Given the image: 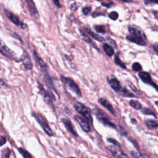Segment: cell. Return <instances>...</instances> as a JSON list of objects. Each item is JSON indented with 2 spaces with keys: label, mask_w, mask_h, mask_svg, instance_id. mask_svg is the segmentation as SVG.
<instances>
[{
  "label": "cell",
  "mask_w": 158,
  "mask_h": 158,
  "mask_svg": "<svg viewBox=\"0 0 158 158\" xmlns=\"http://www.w3.org/2000/svg\"><path fill=\"white\" fill-rule=\"evenodd\" d=\"M33 117L37 121V122L40 124L41 127L43 128V130L44 131L48 136H53V132L49 126L46 119H45L41 114L39 113H33Z\"/></svg>",
  "instance_id": "cell-5"
},
{
  "label": "cell",
  "mask_w": 158,
  "mask_h": 158,
  "mask_svg": "<svg viewBox=\"0 0 158 158\" xmlns=\"http://www.w3.org/2000/svg\"><path fill=\"white\" fill-rule=\"evenodd\" d=\"M103 48L106 53V54L108 56H112L114 55V49L112 48V47L111 46H110L109 44H107V43H104L103 45Z\"/></svg>",
  "instance_id": "cell-19"
},
{
  "label": "cell",
  "mask_w": 158,
  "mask_h": 158,
  "mask_svg": "<svg viewBox=\"0 0 158 158\" xmlns=\"http://www.w3.org/2000/svg\"><path fill=\"white\" fill-rule=\"evenodd\" d=\"M74 119L79 124L81 128L84 132H89L90 131V127L89 125V123L86 119L78 115H75L74 116Z\"/></svg>",
  "instance_id": "cell-8"
},
{
  "label": "cell",
  "mask_w": 158,
  "mask_h": 158,
  "mask_svg": "<svg viewBox=\"0 0 158 158\" xmlns=\"http://www.w3.org/2000/svg\"><path fill=\"white\" fill-rule=\"evenodd\" d=\"M107 141H108L109 142L112 143V144H114V146H118V147H120V146H121L119 143L118 141H116V140L113 139H107Z\"/></svg>",
  "instance_id": "cell-31"
},
{
  "label": "cell",
  "mask_w": 158,
  "mask_h": 158,
  "mask_svg": "<svg viewBox=\"0 0 158 158\" xmlns=\"http://www.w3.org/2000/svg\"><path fill=\"white\" fill-rule=\"evenodd\" d=\"M145 3L146 5H149V4H157V0H144Z\"/></svg>",
  "instance_id": "cell-33"
},
{
  "label": "cell",
  "mask_w": 158,
  "mask_h": 158,
  "mask_svg": "<svg viewBox=\"0 0 158 158\" xmlns=\"http://www.w3.org/2000/svg\"><path fill=\"white\" fill-rule=\"evenodd\" d=\"M157 11H155V16H156V17H157Z\"/></svg>",
  "instance_id": "cell-41"
},
{
  "label": "cell",
  "mask_w": 158,
  "mask_h": 158,
  "mask_svg": "<svg viewBox=\"0 0 158 158\" xmlns=\"http://www.w3.org/2000/svg\"><path fill=\"white\" fill-rule=\"evenodd\" d=\"M95 30L97 32H99V33H106V30H105L104 27L103 26H97L95 27Z\"/></svg>",
  "instance_id": "cell-29"
},
{
  "label": "cell",
  "mask_w": 158,
  "mask_h": 158,
  "mask_svg": "<svg viewBox=\"0 0 158 158\" xmlns=\"http://www.w3.org/2000/svg\"><path fill=\"white\" fill-rule=\"evenodd\" d=\"M107 149L111 153L112 156L116 157H127V156L125 155L119 148H116V146H109L107 147Z\"/></svg>",
  "instance_id": "cell-12"
},
{
  "label": "cell",
  "mask_w": 158,
  "mask_h": 158,
  "mask_svg": "<svg viewBox=\"0 0 158 158\" xmlns=\"http://www.w3.org/2000/svg\"><path fill=\"white\" fill-rule=\"evenodd\" d=\"M122 2H125V3H130L132 2V0H121Z\"/></svg>",
  "instance_id": "cell-39"
},
{
  "label": "cell",
  "mask_w": 158,
  "mask_h": 158,
  "mask_svg": "<svg viewBox=\"0 0 158 158\" xmlns=\"http://www.w3.org/2000/svg\"><path fill=\"white\" fill-rule=\"evenodd\" d=\"M145 125L149 129H156L157 128L158 124L155 120L148 119L145 121Z\"/></svg>",
  "instance_id": "cell-20"
},
{
  "label": "cell",
  "mask_w": 158,
  "mask_h": 158,
  "mask_svg": "<svg viewBox=\"0 0 158 158\" xmlns=\"http://www.w3.org/2000/svg\"><path fill=\"white\" fill-rule=\"evenodd\" d=\"M9 154H10V150L8 148H6L2 151V157H9Z\"/></svg>",
  "instance_id": "cell-30"
},
{
  "label": "cell",
  "mask_w": 158,
  "mask_h": 158,
  "mask_svg": "<svg viewBox=\"0 0 158 158\" xmlns=\"http://www.w3.org/2000/svg\"><path fill=\"white\" fill-rule=\"evenodd\" d=\"M118 93L122 96V97H129V98H132L134 97V95H133L132 93H131L129 90H128L126 88L124 87V88H122L120 89V90L119 92H118Z\"/></svg>",
  "instance_id": "cell-18"
},
{
  "label": "cell",
  "mask_w": 158,
  "mask_h": 158,
  "mask_svg": "<svg viewBox=\"0 0 158 158\" xmlns=\"http://www.w3.org/2000/svg\"><path fill=\"white\" fill-rule=\"evenodd\" d=\"M61 78L62 82L64 83L65 86L67 89L69 90L71 92L74 93L78 97H80L82 96V93L79 86L72 79L68 77H64L62 75L61 76Z\"/></svg>",
  "instance_id": "cell-3"
},
{
  "label": "cell",
  "mask_w": 158,
  "mask_h": 158,
  "mask_svg": "<svg viewBox=\"0 0 158 158\" xmlns=\"http://www.w3.org/2000/svg\"><path fill=\"white\" fill-rule=\"evenodd\" d=\"M6 142V139L3 136H0V146L5 145Z\"/></svg>",
  "instance_id": "cell-34"
},
{
  "label": "cell",
  "mask_w": 158,
  "mask_h": 158,
  "mask_svg": "<svg viewBox=\"0 0 158 158\" xmlns=\"http://www.w3.org/2000/svg\"><path fill=\"white\" fill-rule=\"evenodd\" d=\"M53 1L54 4L58 8H61V5L60 2H59V0H53Z\"/></svg>",
  "instance_id": "cell-36"
},
{
  "label": "cell",
  "mask_w": 158,
  "mask_h": 158,
  "mask_svg": "<svg viewBox=\"0 0 158 158\" xmlns=\"http://www.w3.org/2000/svg\"><path fill=\"white\" fill-rule=\"evenodd\" d=\"M75 111L80 114L88 122L93 123V118L90 108L80 102H75L73 105Z\"/></svg>",
  "instance_id": "cell-2"
},
{
  "label": "cell",
  "mask_w": 158,
  "mask_h": 158,
  "mask_svg": "<svg viewBox=\"0 0 158 158\" xmlns=\"http://www.w3.org/2000/svg\"><path fill=\"white\" fill-rule=\"evenodd\" d=\"M0 53L3 54L4 56L11 59L15 58V54L14 52L6 46L5 43L1 38H0Z\"/></svg>",
  "instance_id": "cell-6"
},
{
  "label": "cell",
  "mask_w": 158,
  "mask_h": 158,
  "mask_svg": "<svg viewBox=\"0 0 158 158\" xmlns=\"http://www.w3.org/2000/svg\"><path fill=\"white\" fill-rule=\"evenodd\" d=\"M94 114L96 116L97 119L104 125H107L108 127L116 128V125L114 123H112L109 119V117L107 115L106 112L100 109H95L94 111Z\"/></svg>",
  "instance_id": "cell-4"
},
{
  "label": "cell",
  "mask_w": 158,
  "mask_h": 158,
  "mask_svg": "<svg viewBox=\"0 0 158 158\" xmlns=\"http://www.w3.org/2000/svg\"><path fill=\"white\" fill-rule=\"evenodd\" d=\"M108 82H109L111 87L116 92H119L120 89L121 88V85L120 84V82L116 79H112L108 80Z\"/></svg>",
  "instance_id": "cell-15"
},
{
  "label": "cell",
  "mask_w": 158,
  "mask_h": 158,
  "mask_svg": "<svg viewBox=\"0 0 158 158\" xmlns=\"http://www.w3.org/2000/svg\"><path fill=\"white\" fill-rule=\"evenodd\" d=\"M131 121H132V123L134 122H135V124H137V121H135V119H132L131 120Z\"/></svg>",
  "instance_id": "cell-40"
},
{
  "label": "cell",
  "mask_w": 158,
  "mask_h": 158,
  "mask_svg": "<svg viewBox=\"0 0 158 158\" xmlns=\"http://www.w3.org/2000/svg\"><path fill=\"white\" fill-rule=\"evenodd\" d=\"M98 101L101 105L106 107L112 115H115V111L114 109V107H112V104L107 100L104 98H100Z\"/></svg>",
  "instance_id": "cell-13"
},
{
  "label": "cell",
  "mask_w": 158,
  "mask_h": 158,
  "mask_svg": "<svg viewBox=\"0 0 158 158\" xmlns=\"http://www.w3.org/2000/svg\"><path fill=\"white\" fill-rule=\"evenodd\" d=\"M130 106L133 107L135 109H137V110H139L142 109V104L141 103L137 101V100H132L130 101L129 103Z\"/></svg>",
  "instance_id": "cell-21"
},
{
  "label": "cell",
  "mask_w": 158,
  "mask_h": 158,
  "mask_svg": "<svg viewBox=\"0 0 158 158\" xmlns=\"http://www.w3.org/2000/svg\"><path fill=\"white\" fill-rule=\"evenodd\" d=\"M20 60L27 70H31L33 68V65L30 58L26 51H24V54L20 57Z\"/></svg>",
  "instance_id": "cell-9"
},
{
  "label": "cell",
  "mask_w": 158,
  "mask_h": 158,
  "mask_svg": "<svg viewBox=\"0 0 158 158\" xmlns=\"http://www.w3.org/2000/svg\"><path fill=\"white\" fill-rule=\"evenodd\" d=\"M62 122L64 123V125H65V128H67V130H68L70 133H71L75 137H78V135L77 132L75 130L74 127L71 122V121L67 119H62Z\"/></svg>",
  "instance_id": "cell-14"
},
{
  "label": "cell",
  "mask_w": 158,
  "mask_h": 158,
  "mask_svg": "<svg viewBox=\"0 0 158 158\" xmlns=\"http://www.w3.org/2000/svg\"><path fill=\"white\" fill-rule=\"evenodd\" d=\"M26 3H27L28 10L30 14H31V16L38 18L39 16L38 12L33 0H26Z\"/></svg>",
  "instance_id": "cell-11"
},
{
  "label": "cell",
  "mask_w": 158,
  "mask_h": 158,
  "mask_svg": "<svg viewBox=\"0 0 158 158\" xmlns=\"http://www.w3.org/2000/svg\"><path fill=\"white\" fill-rule=\"evenodd\" d=\"M141 112H142V113L143 114H145V115H151V116H154L155 118L156 117L154 112L150 109L149 108H143V109H141Z\"/></svg>",
  "instance_id": "cell-25"
},
{
  "label": "cell",
  "mask_w": 158,
  "mask_h": 158,
  "mask_svg": "<svg viewBox=\"0 0 158 158\" xmlns=\"http://www.w3.org/2000/svg\"><path fill=\"white\" fill-rule=\"evenodd\" d=\"M85 30L86 32L89 35L91 36V37H92V38H93L95 40H97V41H104V38H103L102 37H101L100 35H98V34H97V33H94V32H93L90 29L86 27V28H85Z\"/></svg>",
  "instance_id": "cell-17"
},
{
  "label": "cell",
  "mask_w": 158,
  "mask_h": 158,
  "mask_svg": "<svg viewBox=\"0 0 158 158\" xmlns=\"http://www.w3.org/2000/svg\"><path fill=\"white\" fill-rule=\"evenodd\" d=\"M131 155L133 157H149L148 155H146V154H140L139 153H136V152H134V151L131 152Z\"/></svg>",
  "instance_id": "cell-28"
},
{
  "label": "cell",
  "mask_w": 158,
  "mask_h": 158,
  "mask_svg": "<svg viewBox=\"0 0 158 158\" xmlns=\"http://www.w3.org/2000/svg\"><path fill=\"white\" fill-rule=\"evenodd\" d=\"M98 1H101V0H98Z\"/></svg>",
  "instance_id": "cell-42"
},
{
  "label": "cell",
  "mask_w": 158,
  "mask_h": 158,
  "mask_svg": "<svg viewBox=\"0 0 158 158\" xmlns=\"http://www.w3.org/2000/svg\"><path fill=\"white\" fill-rule=\"evenodd\" d=\"M114 62H115V63H116L118 65L120 66L122 69H126L125 65L124 63L120 59V58H119V56H118V54H116V55L115 56V57H114Z\"/></svg>",
  "instance_id": "cell-23"
},
{
  "label": "cell",
  "mask_w": 158,
  "mask_h": 158,
  "mask_svg": "<svg viewBox=\"0 0 158 158\" xmlns=\"http://www.w3.org/2000/svg\"><path fill=\"white\" fill-rule=\"evenodd\" d=\"M128 30L130 35H127V39L134 43H136L142 46H145L146 44V38L145 33L140 29L129 27Z\"/></svg>",
  "instance_id": "cell-1"
},
{
  "label": "cell",
  "mask_w": 158,
  "mask_h": 158,
  "mask_svg": "<svg viewBox=\"0 0 158 158\" xmlns=\"http://www.w3.org/2000/svg\"><path fill=\"white\" fill-rule=\"evenodd\" d=\"M5 14H6V16H7V17L12 22L13 24H14L16 26H20L21 28L22 29H25L26 26V24H24L20 20V19H19V17L15 15L14 14L7 11V10H5Z\"/></svg>",
  "instance_id": "cell-7"
},
{
  "label": "cell",
  "mask_w": 158,
  "mask_h": 158,
  "mask_svg": "<svg viewBox=\"0 0 158 158\" xmlns=\"http://www.w3.org/2000/svg\"><path fill=\"white\" fill-rule=\"evenodd\" d=\"M109 17L112 20H116L118 19V17H119V14L117 12H115V11H112L109 14Z\"/></svg>",
  "instance_id": "cell-27"
},
{
  "label": "cell",
  "mask_w": 158,
  "mask_h": 158,
  "mask_svg": "<svg viewBox=\"0 0 158 158\" xmlns=\"http://www.w3.org/2000/svg\"><path fill=\"white\" fill-rule=\"evenodd\" d=\"M18 150L20 152V153L22 155V156L25 158H31L32 157L28 151H27L26 149H24L23 148H18Z\"/></svg>",
  "instance_id": "cell-24"
},
{
  "label": "cell",
  "mask_w": 158,
  "mask_h": 158,
  "mask_svg": "<svg viewBox=\"0 0 158 158\" xmlns=\"http://www.w3.org/2000/svg\"><path fill=\"white\" fill-rule=\"evenodd\" d=\"M132 69L134 71H136V72H139L140 71L142 70V67L141 65V64L139 62H135L133 64L132 66Z\"/></svg>",
  "instance_id": "cell-26"
},
{
  "label": "cell",
  "mask_w": 158,
  "mask_h": 158,
  "mask_svg": "<svg viewBox=\"0 0 158 158\" xmlns=\"http://www.w3.org/2000/svg\"><path fill=\"white\" fill-rule=\"evenodd\" d=\"M33 57H34L36 62L40 65V67H41V68L44 69V70H46V68L47 67V64L45 63L44 61L38 56V53L35 51H33Z\"/></svg>",
  "instance_id": "cell-16"
},
{
  "label": "cell",
  "mask_w": 158,
  "mask_h": 158,
  "mask_svg": "<svg viewBox=\"0 0 158 158\" xmlns=\"http://www.w3.org/2000/svg\"><path fill=\"white\" fill-rule=\"evenodd\" d=\"M139 77H140V79H142V80L146 83V84H149V85H151V86H154L155 88V89L157 90V85L154 83L152 80H151V77L150 76V75L148 73V72H141L139 73Z\"/></svg>",
  "instance_id": "cell-10"
},
{
  "label": "cell",
  "mask_w": 158,
  "mask_h": 158,
  "mask_svg": "<svg viewBox=\"0 0 158 158\" xmlns=\"http://www.w3.org/2000/svg\"><path fill=\"white\" fill-rule=\"evenodd\" d=\"M91 10H92V9L90 7H86L82 9V12L85 15H88L90 13V12L91 11Z\"/></svg>",
  "instance_id": "cell-32"
},
{
  "label": "cell",
  "mask_w": 158,
  "mask_h": 158,
  "mask_svg": "<svg viewBox=\"0 0 158 158\" xmlns=\"http://www.w3.org/2000/svg\"><path fill=\"white\" fill-rule=\"evenodd\" d=\"M79 5L77 3H74L73 5H71V9L72 10H73V11H76V10L77 9V8H79Z\"/></svg>",
  "instance_id": "cell-35"
},
{
  "label": "cell",
  "mask_w": 158,
  "mask_h": 158,
  "mask_svg": "<svg viewBox=\"0 0 158 158\" xmlns=\"http://www.w3.org/2000/svg\"><path fill=\"white\" fill-rule=\"evenodd\" d=\"M102 5H103V6H106V7H107V8H109V7H111V6H112V3H109V4L102 3Z\"/></svg>",
  "instance_id": "cell-38"
},
{
  "label": "cell",
  "mask_w": 158,
  "mask_h": 158,
  "mask_svg": "<svg viewBox=\"0 0 158 158\" xmlns=\"http://www.w3.org/2000/svg\"><path fill=\"white\" fill-rule=\"evenodd\" d=\"M157 46H158L157 43H155L154 44H153V47L156 53H157Z\"/></svg>",
  "instance_id": "cell-37"
},
{
  "label": "cell",
  "mask_w": 158,
  "mask_h": 158,
  "mask_svg": "<svg viewBox=\"0 0 158 158\" xmlns=\"http://www.w3.org/2000/svg\"><path fill=\"white\" fill-rule=\"evenodd\" d=\"M82 33V37H83V40L85 41V42H86L87 43H88L89 44H90V45H92V46L93 47H94V48H97L98 50V49L97 48V47L95 46V43H93V41H92V40L90 39L86 34H85V33H83V32H81Z\"/></svg>",
  "instance_id": "cell-22"
}]
</instances>
